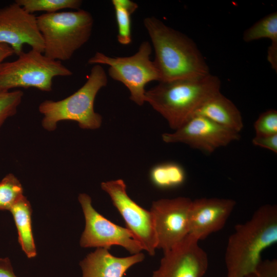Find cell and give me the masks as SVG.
Returning <instances> with one entry per match:
<instances>
[{
	"mask_svg": "<svg viewBox=\"0 0 277 277\" xmlns=\"http://www.w3.org/2000/svg\"><path fill=\"white\" fill-rule=\"evenodd\" d=\"M143 24L154 49L153 61L160 74V82L210 74L205 58L192 39L154 16L145 17Z\"/></svg>",
	"mask_w": 277,
	"mask_h": 277,
	"instance_id": "1",
	"label": "cell"
},
{
	"mask_svg": "<svg viewBox=\"0 0 277 277\" xmlns=\"http://www.w3.org/2000/svg\"><path fill=\"white\" fill-rule=\"evenodd\" d=\"M277 242V206L265 204L235 226L225 253L227 277H245L254 271L262 252Z\"/></svg>",
	"mask_w": 277,
	"mask_h": 277,
	"instance_id": "2",
	"label": "cell"
},
{
	"mask_svg": "<svg viewBox=\"0 0 277 277\" xmlns=\"http://www.w3.org/2000/svg\"><path fill=\"white\" fill-rule=\"evenodd\" d=\"M219 78L211 74L159 84L146 91L145 102L175 130L194 115L209 98L220 92Z\"/></svg>",
	"mask_w": 277,
	"mask_h": 277,
	"instance_id": "3",
	"label": "cell"
},
{
	"mask_svg": "<svg viewBox=\"0 0 277 277\" xmlns=\"http://www.w3.org/2000/svg\"><path fill=\"white\" fill-rule=\"evenodd\" d=\"M108 77L100 65H94L86 82L76 91L66 98L57 101L45 100L38 106L43 115L42 124L47 131L54 130L59 122H76L84 129L95 130L102 123V117L94 111V103L98 91L105 87Z\"/></svg>",
	"mask_w": 277,
	"mask_h": 277,
	"instance_id": "4",
	"label": "cell"
},
{
	"mask_svg": "<svg viewBox=\"0 0 277 277\" xmlns=\"http://www.w3.org/2000/svg\"><path fill=\"white\" fill-rule=\"evenodd\" d=\"M47 57L69 60L90 39L94 25L92 14L85 10L44 13L37 16Z\"/></svg>",
	"mask_w": 277,
	"mask_h": 277,
	"instance_id": "5",
	"label": "cell"
},
{
	"mask_svg": "<svg viewBox=\"0 0 277 277\" xmlns=\"http://www.w3.org/2000/svg\"><path fill=\"white\" fill-rule=\"evenodd\" d=\"M72 75V72L61 62L31 49L22 53L14 61L0 64V90L33 87L49 92L55 77Z\"/></svg>",
	"mask_w": 277,
	"mask_h": 277,
	"instance_id": "6",
	"label": "cell"
},
{
	"mask_svg": "<svg viewBox=\"0 0 277 277\" xmlns=\"http://www.w3.org/2000/svg\"><path fill=\"white\" fill-rule=\"evenodd\" d=\"M152 47L148 41L140 45L137 52L125 57H111L97 51L88 61L89 64L106 65L108 74L128 89L130 99L138 106L145 103V86L152 81H160L159 71L150 60Z\"/></svg>",
	"mask_w": 277,
	"mask_h": 277,
	"instance_id": "7",
	"label": "cell"
},
{
	"mask_svg": "<svg viewBox=\"0 0 277 277\" xmlns=\"http://www.w3.org/2000/svg\"><path fill=\"white\" fill-rule=\"evenodd\" d=\"M85 220V227L80 239L82 247L110 249L120 246L131 254L141 252L143 248L132 232L126 227L117 225L105 218L93 207L91 199L86 193L78 197Z\"/></svg>",
	"mask_w": 277,
	"mask_h": 277,
	"instance_id": "8",
	"label": "cell"
},
{
	"mask_svg": "<svg viewBox=\"0 0 277 277\" xmlns=\"http://www.w3.org/2000/svg\"><path fill=\"white\" fill-rule=\"evenodd\" d=\"M101 187L108 193L113 206L123 218L126 228L132 232L143 250L150 255H155L157 242L151 212L129 197L123 180L103 182Z\"/></svg>",
	"mask_w": 277,
	"mask_h": 277,
	"instance_id": "9",
	"label": "cell"
},
{
	"mask_svg": "<svg viewBox=\"0 0 277 277\" xmlns=\"http://www.w3.org/2000/svg\"><path fill=\"white\" fill-rule=\"evenodd\" d=\"M192 201L190 198L180 196L152 202L150 211L153 220L157 249L166 251L189 234Z\"/></svg>",
	"mask_w": 277,
	"mask_h": 277,
	"instance_id": "10",
	"label": "cell"
},
{
	"mask_svg": "<svg viewBox=\"0 0 277 277\" xmlns=\"http://www.w3.org/2000/svg\"><path fill=\"white\" fill-rule=\"evenodd\" d=\"M166 143H183L210 154L240 138L239 133L200 115H194L172 133L162 135Z\"/></svg>",
	"mask_w": 277,
	"mask_h": 277,
	"instance_id": "11",
	"label": "cell"
},
{
	"mask_svg": "<svg viewBox=\"0 0 277 277\" xmlns=\"http://www.w3.org/2000/svg\"><path fill=\"white\" fill-rule=\"evenodd\" d=\"M0 43L9 46L17 56L24 52L25 44L43 53L44 44L37 16L15 1L0 8Z\"/></svg>",
	"mask_w": 277,
	"mask_h": 277,
	"instance_id": "12",
	"label": "cell"
},
{
	"mask_svg": "<svg viewBox=\"0 0 277 277\" xmlns=\"http://www.w3.org/2000/svg\"><path fill=\"white\" fill-rule=\"evenodd\" d=\"M199 240L188 234L172 248L164 252L153 277H202L208 267V258Z\"/></svg>",
	"mask_w": 277,
	"mask_h": 277,
	"instance_id": "13",
	"label": "cell"
},
{
	"mask_svg": "<svg viewBox=\"0 0 277 277\" xmlns=\"http://www.w3.org/2000/svg\"><path fill=\"white\" fill-rule=\"evenodd\" d=\"M236 205L234 200L203 197L192 200L189 234L199 241L221 230Z\"/></svg>",
	"mask_w": 277,
	"mask_h": 277,
	"instance_id": "14",
	"label": "cell"
},
{
	"mask_svg": "<svg viewBox=\"0 0 277 277\" xmlns=\"http://www.w3.org/2000/svg\"><path fill=\"white\" fill-rule=\"evenodd\" d=\"M145 255L141 252L126 257L112 255L109 250L97 248L80 263L82 277H123L133 265L142 262Z\"/></svg>",
	"mask_w": 277,
	"mask_h": 277,
	"instance_id": "15",
	"label": "cell"
},
{
	"mask_svg": "<svg viewBox=\"0 0 277 277\" xmlns=\"http://www.w3.org/2000/svg\"><path fill=\"white\" fill-rule=\"evenodd\" d=\"M205 117L218 125L240 133L244 127L240 111L228 98L219 92L206 101L194 115Z\"/></svg>",
	"mask_w": 277,
	"mask_h": 277,
	"instance_id": "16",
	"label": "cell"
},
{
	"mask_svg": "<svg viewBox=\"0 0 277 277\" xmlns=\"http://www.w3.org/2000/svg\"><path fill=\"white\" fill-rule=\"evenodd\" d=\"M17 228L18 242L28 258L36 255L31 221L32 209L30 202L23 195L9 210Z\"/></svg>",
	"mask_w": 277,
	"mask_h": 277,
	"instance_id": "17",
	"label": "cell"
},
{
	"mask_svg": "<svg viewBox=\"0 0 277 277\" xmlns=\"http://www.w3.org/2000/svg\"><path fill=\"white\" fill-rule=\"evenodd\" d=\"M152 184L160 189H169L179 187L185 180L184 169L175 163H165L153 167L150 173Z\"/></svg>",
	"mask_w": 277,
	"mask_h": 277,
	"instance_id": "18",
	"label": "cell"
},
{
	"mask_svg": "<svg viewBox=\"0 0 277 277\" xmlns=\"http://www.w3.org/2000/svg\"><path fill=\"white\" fill-rule=\"evenodd\" d=\"M117 26V39L123 45L132 42L131 15L138 8V5L130 0H112Z\"/></svg>",
	"mask_w": 277,
	"mask_h": 277,
	"instance_id": "19",
	"label": "cell"
},
{
	"mask_svg": "<svg viewBox=\"0 0 277 277\" xmlns=\"http://www.w3.org/2000/svg\"><path fill=\"white\" fill-rule=\"evenodd\" d=\"M267 38L277 43V12L271 13L255 23L244 32L243 39L250 42Z\"/></svg>",
	"mask_w": 277,
	"mask_h": 277,
	"instance_id": "20",
	"label": "cell"
},
{
	"mask_svg": "<svg viewBox=\"0 0 277 277\" xmlns=\"http://www.w3.org/2000/svg\"><path fill=\"white\" fill-rule=\"evenodd\" d=\"M15 2L32 14L38 11L52 13L65 9L76 10L80 9L83 3L81 0H15Z\"/></svg>",
	"mask_w": 277,
	"mask_h": 277,
	"instance_id": "21",
	"label": "cell"
},
{
	"mask_svg": "<svg viewBox=\"0 0 277 277\" xmlns=\"http://www.w3.org/2000/svg\"><path fill=\"white\" fill-rule=\"evenodd\" d=\"M23 195L19 181L14 174H8L0 182V210H10Z\"/></svg>",
	"mask_w": 277,
	"mask_h": 277,
	"instance_id": "22",
	"label": "cell"
},
{
	"mask_svg": "<svg viewBox=\"0 0 277 277\" xmlns=\"http://www.w3.org/2000/svg\"><path fill=\"white\" fill-rule=\"evenodd\" d=\"M23 95L21 90H0V127L8 118L16 114Z\"/></svg>",
	"mask_w": 277,
	"mask_h": 277,
	"instance_id": "23",
	"label": "cell"
},
{
	"mask_svg": "<svg viewBox=\"0 0 277 277\" xmlns=\"http://www.w3.org/2000/svg\"><path fill=\"white\" fill-rule=\"evenodd\" d=\"M257 136L277 134V111L269 109L262 113L253 124Z\"/></svg>",
	"mask_w": 277,
	"mask_h": 277,
	"instance_id": "24",
	"label": "cell"
},
{
	"mask_svg": "<svg viewBox=\"0 0 277 277\" xmlns=\"http://www.w3.org/2000/svg\"><path fill=\"white\" fill-rule=\"evenodd\" d=\"M245 277H277V260H262L255 270Z\"/></svg>",
	"mask_w": 277,
	"mask_h": 277,
	"instance_id": "25",
	"label": "cell"
},
{
	"mask_svg": "<svg viewBox=\"0 0 277 277\" xmlns=\"http://www.w3.org/2000/svg\"><path fill=\"white\" fill-rule=\"evenodd\" d=\"M252 143L255 146L277 153V134L268 136L255 135L252 140Z\"/></svg>",
	"mask_w": 277,
	"mask_h": 277,
	"instance_id": "26",
	"label": "cell"
},
{
	"mask_svg": "<svg viewBox=\"0 0 277 277\" xmlns=\"http://www.w3.org/2000/svg\"><path fill=\"white\" fill-rule=\"evenodd\" d=\"M0 277H17L8 258H0Z\"/></svg>",
	"mask_w": 277,
	"mask_h": 277,
	"instance_id": "27",
	"label": "cell"
},
{
	"mask_svg": "<svg viewBox=\"0 0 277 277\" xmlns=\"http://www.w3.org/2000/svg\"><path fill=\"white\" fill-rule=\"evenodd\" d=\"M267 60L271 67L277 71V43H271L267 50Z\"/></svg>",
	"mask_w": 277,
	"mask_h": 277,
	"instance_id": "28",
	"label": "cell"
},
{
	"mask_svg": "<svg viewBox=\"0 0 277 277\" xmlns=\"http://www.w3.org/2000/svg\"><path fill=\"white\" fill-rule=\"evenodd\" d=\"M13 54H14V52L9 46L0 43V64Z\"/></svg>",
	"mask_w": 277,
	"mask_h": 277,
	"instance_id": "29",
	"label": "cell"
}]
</instances>
